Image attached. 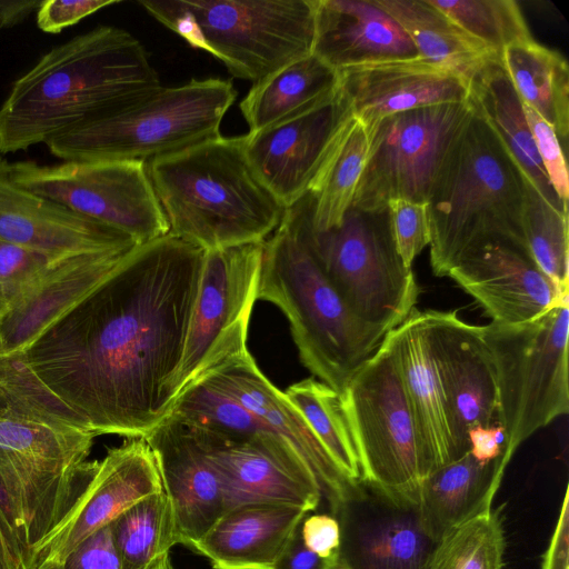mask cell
<instances>
[{"label":"cell","mask_w":569,"mask_h":569,"mask_svg":"<svg viewBox=\"0 0 569 569\" xmlns=\"http://www.w3.org/2000/svg\"><path fill=\"white\" fill-rule=\"evenodd\" d=\"M204 250L166 234L137 246L26 350L0 357L16 386L94 436L143 438L170 412Z\"/></svg>","instance_id":"1"},{"label":"cell","mask_w":569,"mask_h":569,"mask_svg":"<svg viewBox=\"0 0 569 569\" xmlns=\"http://www.w3.org/2000/svg\"><path fill=\"white\" fill-rule=\"evenodd\" d=\"M160 88L141 42L123 29L99 26L53 47L13 82L0 106V154L46 144Z\"/></svg>","instance_id":"2"},{"label":"cell","mask_w":569,"mask_h":569,"mask_svg":"<svg viewBox=\"0 0 569 569\" xmlns=\"http://www.w3.org/2000/svg\"><path fill=\"white\" fill-rule=\"evenodd\" d=\"M313 194L284 210L263 241L257 300L287 318L303 366L342 395L385 336L361 322L318 264L307 239Z\"/></svg>","instance_id":"3"},{"label":"cell","mask_w":569,"mask_h":569,"mask_svg":"<svg viewBox=\"0 0 569 569\" xmlns=\"http://www.w3.org/2000/svg\"><path fill=\"white\" fill-rule=\"evenodd\" d=\"M169 234L206 250L262 242L284 208L257 177L243 137H214L150 160Z\"/></svg>","instance_id":"4"},{"label":"cell","mask_w":569,"mask_h":569,"mask_svg":"<svg viewBox=\"0 0 569 569\" xmlns=\"http://www.w3.org/2000/svg\"><path fill=\"white\" fill-rule=\"evenodd\" d=\"M525 196L526 179L518 166L473 112L428 201L435 276H448L467 253L489 242L508 241L526 248Z\"/></svg>","instance_id":"5"},{"label":"cell","mask_w":569,"mask_h":569,"mask_svg":"<svg viewBox=\"0 0 569 569\" xmlns=\"http://www.w3.org/2000/svg\"><path fill=\"white\" fill-rule=\"evenodd\" d=\"M8 407L0 417V475L17 502L33 553L89 482L96 437L0 382Z\"/></svg>","instance_id":"6"},{"label":"cell","mask_w":569,"mask_h":569,"mask_svg":"<svg viewBox=\"0 0 569 569\" xmlns=\"http://www.w3.org/2000/svg\"><path fill=\"white\" fill-rule=\"evenodd\" d=\"M139 3L191 47L239 79L258 82L311 53L313 0H142Z\"/></svg>","instance_id":"7"},{"label":"cell","mask_w":569,"mask_h":569,"mask_svg":"<svg viewBox=\"0 0 569 569\" xmlns=\"http://www.w3.org/2000/svg\"><path fill=\"white\" fill-rule=\"evenodd\" d=\"M236 98L232 82L218 78L161 87L140 103L80 123L46 146L62 161L151 160L220 136Z\"/></svg>","instance_id":"8"},{"label":"cell","mask_w":569,"mask_h":569,"mask_svg":"<svg viewBox=\"0 0 569 569\" xmlns=\"http://www.w3.org/2000/svg\"><path fill=\"white\" fill-rule=\"evenodd\" d=\"M362 483L399 509H415L426 469L409 399L388 333L341 395Z\"/></svg>","instance_id":"9"},{"label":"cell","mask_w":569,"mask_h":569,"mask_svg":"<svg viewBox=\"0 0 569 569\" xmlns=\"http://www.w3.org/2000/svg\"><path fill=\"white\" fill-rule=\"evenodd\" d=\"M568 299L529 322L481 326L510 458L537 430L568 413Z\"/></svg>","instance_id":"10"},{"label":"cell","mask_w":569,"mask_h":569,"mask_svg":"<svg viewBox=\"0 0 569 569\" xmlns=\"http://www.w3.org/2000/svg\"><path fill=\"white\" fill-rule=\"evenodd\" d=\"M307 239L326 277L368 327L386 336L416 309L419 288L397 252L387 209L351 207L325 232H313L309 219Z\"/></svg>","instance_id":"11"},{"label":"cell","mask_w":569,"mask_h":569,"mask_svg":"<svg viewBox=\"0 0 569 569\" xmlns=\"http://www.w3.org/2000/svg\"><path fill=\"white\" fill-rule=\"evenodd\" d=\"M14 184L107 224L144 244L169 233L144 161H62L39 164L0 158Z\"/></svg>","instance_id":"12"},{"label":"cell","mask_w":569,"mask_h":569,"mask_svg":"<svg viewBox=\"0 0 569 569\" xmlns=\"http://www.w3.org/2000/svg\"><path fill=\"white\" fill-rule=\"evenodd\" d=\"M472 116L467 101L405 111L378 122L368 132L369 152L351 207L380 211L397 198L428 203Z\"/></svg>","instance_id":"13"},{"label":"cell","mask_w":569,"mask_h":569,"mask_svg":"<svg viewBox=\"0 0 569 569\" xmlns=\"http://www.w3.org/2000/svg\"><path fill=\"white\" fill-rule=\"evenodd\" d=\"M263 241L206 250L180 366L169 389L171 406L194 380L247 349V333Z\"/></svg>","instance_id":"14"},{"label":"cell","mask_w":569,"mask_h":569,"mask_svg":"<svg viewBox=\"0 0 569 569\" xmlns=\"http://www.w3.org/2000/svg\"><path fill=\"white\" fill-rule=\"evenodd\" d=\"M355 117L339 89L327 99L243 137L257 177L288 209L315 194Z\"/></svg>","instance_id":"15"},{"label":"cell","mask_w":569,"mask_h":569,"mask_svg":"<svg viewBox=\"0 0 569 569\" xmlns=\"http://www.w3.org/2000/svg\"><path fill=\"white\" fill-rule=\"evenodd\" d=\"M187 426L219 473L226 511L248 505H287L308 512L318 508L319 485L279 436L230 435Z\"/></svg>","instance_id":"16"},{"label":"cell","mask_w":569,"mask_h":569,"mask_svg":"<svg viewBox=\"0 0 569 569\" xmlns=\"http://www.w3.org/2000/svg\"><path fill=\"white\" fill-rule=\"evenodd\" d=\"M163 490L154 456L144 438L127 439L96 461L80 496L33 553V568L62 566L90 536L146 497Z\"/></svg>","instance_id":"17"},{"label":"cell","mask_w":569,"mask_h":569,"mask_svg":"<svg viewBox=\"0 0 569 569\" xmlns=\"http://www.w3.org/2000/svg\"><path fill=\"white\" fill-rule=\"evenodd\" d=\"M200 378L237 399L287 442L315 477L322 498L327 499L333 512H339L359 492L284 392L260 371L248 349L223 359Z\"/></svg>","instance_id":"18"},{"label":"cell","mask_w":569,"mask_h":569,"mask_svg":"<svg viewBox=\"0 0 569 569\" xmlns=\"http://www.w3.org/2000/svg\"><path fill=\"white\" fill-rule=\"evenodd\" d=\"M134 248L79 252L52 260L1 307L0 357L26 350L102 283Z\"/></svg>","instance_id":"19"},{"label":"cell","mask_w":569,"mask_h":569,"mask_svg":"<svg viewBox=\"0 0 569 569\" xmlns=\"http://www.w3.org/2000/svg\"><path fill=\"white\" fill-rule=\"evenodd\" d=\"M447 277L497 323L532 321L569 298L540 270L526 248L508 241L489 242L470 251Z\"/></svg>","instance_id":"20"},{"label":"cell","mask_w":569,"mask_h":569,"mask_svg":"<svg viewBox=\"0 0 569 569\" xmlns=\"http://www.w3.org/2000/svg\"><path fill=\"white\" fill-rule=\"evenodd\" d=\"M337 73L341 96L367 132L400 112L468 101L465 80L419 56L359 64Z\"/></svg>","instance_id":"21"},{"label":"cell","mask_w":569,"mask_h":569,"mask_svg":"<svg viewBox=\"0 0 569 569\" xmlns=\"http://www.w3.org/2000/svg\"><path fill=\"white\" fill-rule=\"evenodd\" d=\"M388 336L411 407L427 478L457 460L440 367L435 310L415 309Z\"/></svg>","instance_id":"22"},{"label":"cell","mask_w":569,"mask_h":569,"mask_svg":"<svg viewBox=\"0 0 569 569\" xmlns=\"http://www.w3.org/2000/svg\"><path fill=\"white\" fill-rule=\"evenodd\" d=\"M440 367L457 459L469 451L468 431L499 422L495 367L481 326L462 321L456 311L435 310Z\"/></svg>","instance_id":"23"},{"label":"cell","mask_w":569,"mask_h":569,"mask_svg":"<svg viewBox=\"0 0 569 569\" xmlns=\"http://www.w3.org/2000/svg\"><path fill=\"white\" fill-rule=\"evenodd\" d=\"M143 438L171 502L179 543L189 548L226 511L219 473L191 429L172 415Z\"/></svg>","instance_id":"24"},{"label":"cell","mask_w":569,"mask_h":569,"mask_svg":"<svg viewBox=\"0 0 569 569\" xmlns=\"http://www.w3.org/2000/svg\"><path fill=\"white\" fill-rule=\"evenodd\" d=\"M0 241L37 250L53 259L139 246L117 229L14 184L1 171Z\"/></svg>","instance_id":"25"},{"label":"cell","mask_w":569,"mask_h":569,"mask_svg":"<svg viewBox=\"0 0 569 569\" xmlns=\"http://www.w3.org/2000/svg\"><path fill=\"white\" fill-rule=\"evenodd\" d=\"M311 53L336 72L418 57L400 24L376 0H313Z\"/></svg>","instance_id":"26"},{"label":"cell","mask_w":569,"mask_h":569,"mask_svg":"<svg viewBox=\"0 0 569 569\" xmlns=\"http://www.w3.org/2000/svg\"><path fill=\"white\" fill-rule=\"evenodd\" d=\"M309 512L287 505H248L227 510L189 546L213 569H272Z\"/></svg>","instance_id":"27"},{"label":"cell","mask_w":569,"mask_h":569,"mask_svg":"<svg viewBox=\"0 0 569 569\" xmlns=\"http://www.w3.org/2000/svg\"><path fill=\"white\" fill-rule=\"evenodd\" d=\"M508 461L482 465L469 452L439 468L420 485L415 512L435 543L447 532L492 507Z\"/></svg>","instance_id":"28"},{"label":"cell","mask_w":569,"mask_h":569,"mask_svg":"<svg viewBox=\"0 0 569 569\" xmlns=\"http://www.w3.org/2000/svg\"><path fill=\"white\" fill-rule=\"evenodd\" d=\"M468 102L493 131L525 179L555 209L568 213L553 191L538 156L523 104L500 60L486 64L468 83Z\"/></svg>","instance_id":"29"},{"label":"cell","mask_w":569,"mask_h":569,"mask_svg":"<svg viewBox=\"0 0 569 569\" xmlns=\"http://www.w3.org/2000/svg\"><path fill=\"white\" fill-rule=\"evenodd\" d=\"M405 30L418 56L467 83L500 58L459 28L428 0H376Z\"/></svg>","instance_id":"30"},{"label":"cell","mask_w":569,"mask_h":569,"mask_svg":"<svg viewBox=\"0 0 569 569\" xmlns=\"http://www.w3.org/2000/svg\"><path fill=\"white\" fill-rule=\"evenodd\" d=\"M337 88L338 73L310 53L256 82L239 107L251 133L327 99Z\"/></svg>","instance_id":"31"},{"label":"cell","mask_w":569,"mask_h":569,"mask_svg":"<svg viewBox=\"0 0 569 569\" xmlns=\"http://www.w3.org/2000/svg\"><path fill=\"white\" fill-rule=\"evenodd\" d=\"M500 63L522 104L531 108L567 140L569 132V68L566 58L532 38L500 54Z\"/></svg>","instance_id":"32"},{"label":"cell","mask_w":569,"mask_h":569,"mask_svg":"<svg viewBox=\"0 0 569 569\" xmlns=\"http://www.w3.org/2000/svg\"><path fill=\"white\" fill-rule=\"evenodd\" d=\"M432 546L415 509H402L359 528L347 560L353 569H425Z\"/></svg>","instance_id":"33"},{"label":"cell","mask_w":569,"mask_h":569,"mask_svg":"<svg viewBox=\"0 0 569 569\" xmlns=\"http://www.w3.org/2000/svg\"><path fill=\"white\" fill-rule=\"evenodd\" d=\"M284 395L340 471L360 488L362 476L358 450L341 395L315 378L290 385Z\"/></svg>","instance_id":"34"},{"label":"cell","mask_w":569,"mask_h":569,"mask_svg":"<svg viewBox=\"0 0 569 569\" xmlns=\"http://www.w3.org/2000/svg\"><path fill=\"white\" fill-rule=\"evenodd\" d=\"M109 527L121 569H148L179 543L174 512L163 490L131 506Z\"/></svg>","instance_id":"35"},{"label":"cell","mask_w":569,"mask_h":569,"mask_svg":"<svg viewBox=\"0 0 569 569\" xmlns=\"http://www.w3.org/2000/svg\"><path fill=\"white\" fill-rule=\"evenodd\" d=\"M501 509H486L458 525L431 548L425 569H505Z\"/></svg>","instance_id":"36"},{"label":"cell","mask_w":569,"mask_h":569,"mask_svg":"<svg viewBox=\"0 0 569 569\" xmlns=\"http://www.w3.org/2000/svg\"><path fill=\"white\" fill-rule=\"evenodd\" d=\"M369 134L355 118L319 190L313 194L310 226L313 232L338 227L351 208L369 152Z\"/></svg>","instance_id":"37"},{"label":"cell","mask_w":569,"mask_h":569,"mask_svg":"<svg viewBox=\"0 0 569 569\" xmlns=\"http://www.w3.org/2000/svg\"><path fill=\"white\" fill-rule=\"evenodd\" d=\"M568 213L555 209L526 180L522 232L526 248L558 290L569 293Z\"/></svg>","instance_id":"38"},{"label":"cell","mask_w":569,"mask_h":569,"mask_svg":"<svg viewBox=\"0 0 569 569\" xmlns=\"http://www.w3.org/2000/svg\"><path fill=\"white\" fill-rule=\"evenodd\" d=\"M499 58L509 46L532 38L513 0H428Z\"/></svg>","instance_id":"39"},{"label":"cell","mask_w":569,"mask_h":569,"mask_svg":"<svg viewBox=\"0 0 569 569\" xmlns=\"http://www.w3.org/2000/svg\"><path fill=\"white\" fill-rule=\"evenodd\" d=\"M169 415L192 427L230 435L276 433L237 399L204 378L194 380L176 398Z\"/></svg>","instance_id":"40"},{"label":"cell","mask_w":569,"mask_h":569,"mask_svg":"<svg viewBox=\"0 0 569 569\" xmlns=\"http://www.w3.org/2000/svg\"><path fill=\"white\" fill-rule=\"evenodd\" d=\"M396 249L403 263L413 260L430 243L428 203L392 199L387 206Z\"/></svg>","instance_id":"41"},{"label":"cell","mask_w":569,"mask_h":569,"mask_svg":"<svg viewBox=\"0 0 569 569\" xmlns=\"http://www.w3.org/2000/svg\"><path fill=\"white\" fill-rule=\"evenodd\" d=\"M523 111L548 180L560 201L568 206L569 177L560 139L536 111L525 104Z\"/></svg>","instance_id":"42"},{"label":"cell","mask_w":569,"mask_h":569,"mask_svg":"<svg viewBox=\"0 0 569 569\" xmlns=\"http://www.w3.org/2000/svg\"><path fill=\"white\" fill-rule=\"evenodd\" d=\"M52 260L54 259L50 256L37 250L0 241V299L2 303L4 305L18 295Z\"/></svg>","instance_id":"43"},{"label":"cell","mask_w":569,"mask_h":569,"mask_svg":"<svg viewBox=\"0 0 569 569\" xmlns=\"http://www.w3.org/2000/svg\"><path fill=\"white\" fill-rule=\"evenodd\" d=\"M118 0H46L37 10V26L47 33H59Z\"/></svg>","instance_id":"44"},{"label":"cell","mask_w":569,"mask_h":569,"mask_svg":"<svg viewBox=\"0 0 569 569\" xmlns=\"http://www.w3.org/2000/svg\"><path fill=\"white\" fill-rule=\"evenodd\" d=\"M62 569H121L107 526L86 539L64 561Z\"/></svg>","instance_id":"45"},{"label":"cell","mask_w":569,"mask_h":569,"mask_svg":"<svg viewBox=\"0 0 569 569\" xmlns=\"http://www.w3.org/2000/svg\"><path fill=\"white\" fill-rule=\"evenodd\" d=\"M300 532L305 546L320 558L329 560L340 553L342 530L335 517L327 513L307 515Z\"/></svg>","instance_id":"46"},{"label":"cell","mask_w":569,"mask_h":569,"mask_svg":"<svg viewBox=\"0 0 569 569\" xmlns=\"http://www.w3.org/2000/svg\"><path fill=\"white\" fill-rule=\"evenodd\" d=\"M469 453L480 463L487 465L503 458L508 462V436L501 425L475 426L468 431Z\"/></svg>","instance_id":"47"},{"label":"cell","mask_w":569,"mask_h":569,"mask_svg":"<svg viewBox=\"0 0 569 569\" xmlns=\"http://www.w3.org/2000/svg\"><path fill=\"white\" fill-rule=\"evenodd\" d=\"M541 569H569V493L565 491L559 516L542 556Z\"/></svg>","instance_id":"48"},{"label":"cell","mask_w":569,"mask_h":569,"mask_svg":"<svg viewBox=\"0 0 569 569\" xmlns=\"http://www.w3.org/2000/svg\"><path fill=\"white\" fill-rule=\"evenodd\" d=\"M326 565V559L305 546L299 527L272 569H325Z\"/></svg>","instance_id":"49"},{"label":"cell","mask_w":569,"mask_h":569,"mask_svg":"<svg viewBox=\"0 0 569 569\" xmlns=\"http://www.w3.org/2000/svg\"><path fill=\"white\" fill-rule=\"evenodd\" d=\"M0 569H28L26 556L0 519Z\"/></svg>","instance_id":"50"},{"label":"cell","mask_w":569,"mask_h":569,"mask_svg":"<svg viewBox=\"0 0 569 569\" xmlns=\"http://www.w3.org/2000/svg\"><path fill=\"white\" fill-rule=\"evenodd\" d=\"M42 1L0 0V29L12 28L38 10Z\"/></svg>","instance_id":"51"},{"label":"cell","mask_w":569,"mask_h":569,"mask_svg":"<svg viewBox=\"0 0 569 569\" xmlns=\"http://www.w3.org/2000/svg\"><path fill=\"white\" fill-rule=\"evenodd\" d=\"M325 569H353L351 563L341 553L327 560Z\"/></svg>","instance_id":"52"},{"label":"cell","mask_w":569,"mask_h":569,"mask_svg":"<svg viewBox=\"0 0 569 569\" xmlns=\"http://www.w3.org/2000/svg\"><path fill=\"white\" fill-rule=\"evenodd\" d=\"M148 569H176L169 553L162 555Z\"/></svg>","instance_id":"53"},{"label":"cell","mask_w":569,"mask_h":569,"mask_svg":"<svg viewBox=\"0 0 569 569\" xmlns=\"http://www.w3.org/2000/svg\"><path fill=\"white\" fill-rule=\"evenodd\" d=\"M8 407V396L3 388L0 386V417Z\"/></svg>","instance_id":"54"},{"label":"cell","mask_w":569,"mask_h":569,"mask_svg":"<svg viewBox=\"0 0 569 569\" xmlns=\"http://www.w3.org/2000/svg\"><path fill=\"white\" fill-rule=\"evenodd\" d=\"M42 568H46V569H62L61 566H47V567H42Z\"/></svg>","instance_id":"55"},{"label":"cell","mask_w":569,"mask_h":569,"mask_svg":"<svg viewBox=\"0 0 569 569\" xmlns=\"http://www.w3.org/2000/svg\"><path fill=\"white\" fill-rule=\"evenodd\" d=\"M2 305H3V303H2V301H1V299H0V309H1Z\"/></svg>","instance_id":"56"},{"label":"cell","mask_w":569,"mask_h":569,"mask_svg":"<svg viewBox=\"0 0 569 569\" xmlns=\"http://www.w3.org/2000/svg\"><path fill=\"white\" fill-rule=\"evenodd\" d=\"M36 569H46V568L40 567V568H36Z\"/></svg>","instance_id":"57"}]
</instances>
